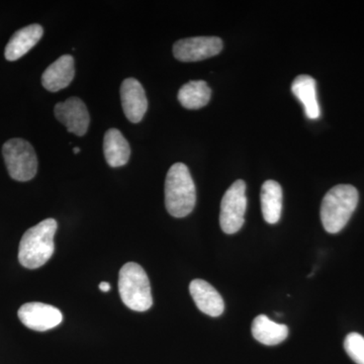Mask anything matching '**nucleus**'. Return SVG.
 Returning <instances> with one entry per match:
<instances>
[{
	"instance_id": "nucleus-1",
	"label": "nucleus",
	"mask_w": 364,
	"mask_h": 364,
	"mask_svg": "<svg viewBox=\"0 0 364 364\" xmlns=\"http://www.w3.org/2000/svg\"><path fill=\"white\" fill-rule=\"evenodd\" d=\"M56 220L46 219L23 234L18 248V260L23 267L37 269L46 264L55 251Z\"/></svg>"
},
{
	"instance_id": "nucleus-2",
	"label": "nucleus",
	"mask_w": 364,
	"mask_h": 364,
	"mask_svg": "<svg viewBox=\"0 0 364 364\" xmlns=\"http://www.w3.org/2000/svg\"><path fill=\"white\" fill-rule=\"evenodd\" d=\"M195 182L188 167L183 163L172 165L165 181V205L174 218H184L195 208Z\"/></svg>"
},
{
	"instance_id": "nucleus-3",
	"label": "nucleus",
	"mask_w": 364,
	"mask_h": 364,
	"mask_svg": "<svg viewBox=\"0 0 364 364\" xmlns=\"http://www.w3.org/2000/svg\"><path fill=\"white\" fill-rule=\"evenodd\" d=\"M358 189L350 184H339L330 189L321 205V220L328 233L337 234L343 230L356 210Z\"/></svg>"
},
{
	"instance_id": "nucleus-4",
	"label": "nucleus",
	"mask_w": 364,
	"mask_h": 364,
	"mask_svg": "<svg viewBox=\"0 0 364 364\" xmlns=\"http://www.w3.org/2000/svg\"><path fill=\"white\" fill-rule=\"evenodd\" d=\"M119 291L124 305L135 312H146L153 305L149 277L138 263L128 262L121 268Z\"/></svg>"
},
{
	"instance_id": "nucleus-5",
	"label": "nucleus",
	"mask_w": 364,
	"mask_h": 364,
	"mask_svg": "<svg viewBox=\"0 0 364 364\" xmlns=\"http://www.w3.org/2000/svg\"><path fill=\"white\" fill-rule=\"evenodd\" d=\"M7 171L16 181H28L38 171V158L33 146L23 139H11L2 146Z\"/></svg>"
},
{
	"instance_id": "nucleus-6",
	"label": "nucleus",
	"mask_w": 364,
	"mask_h": 364,
	"mask_svg": "<svg viewBox=\"0 0 364 364\" xmlns=\"http://www.w3.org/2000/svg\"><path fill=\"white\" fill-rule=\"evenodd\" d=\"M246 208V183L239 179L227 189L222 198L220 225L224 233L235 234L243 227Z\"/></svg>"
},
{
	"instance_id": "nucleus-7",
	"label": "nucleus",
	"mask_w": 364,
	"mask_h": 364,
	"mask_svg": "<svg viewBox=\"0 0 364 364\" xmlns=\"http://www.w3.org/2000/svg\"><path fill=\"white\" fill-rule=\"evenodd\" d=\"M224 47L218 37H193L177 41L173 55L178 61L198 62L220 54Z\"/></svg>"
},
{
	"instance_id": "nucleus-8",
	"label": "nucleus",
	"mask_w": 364,
	"mask_h": 364,
	"mask_svg": "<svg viewBox=\"0 0 364 364\" xmlns=\"http://www.w3.org/2000/svg\"><path fill=\"white\" fill-rule=\"evenodd\" d=\"M21 322L28 329L44 332L61 324L63 315L59 309L43 303H28L18 313Z\"/></svg>"
},
{
	"instance_id": "nucleus-9",
	"label": "nucleus",
	"mask_w": 364,
	"mask_h": 364,
	"mask_svg": "<svg viewBox=\"0 0 364 364\" xmlns=\"http://www.w3.org/2000/svg\"><path fill=\"white\" fill-rule=\"evenodd\" d=\"M55 117L66 127L67 131L76 136H85L90 126V117L82 100L70 97L55 105Z\"/></svg>"
},
{
	"instance_id": "nucleus-10",
	"label": "nucleus",
	"mask_w": 364,
	"mask_h": 364,
	"mask_svg": "<svg viewBox=\"0 0 364 364\" xmlns=\"http://www.w3.org/2000/svg\"><path fill=\"white\" fill-rule=\"evenodd\" d=\"M122 105L127 119L140 123L148 109V100L142 85L135 78L124 79L121 86Z\"/></svg>"
},
{
	"instance_id": "nucleus-11",
	"label": "nucleus",
	"mask_w": 364,
	"mask_h": 364,
	"mask_svg": "<svg viewBox=\"0 0 364 364\" xmlns=\"http://www.w3.org/2000/svg\"><path fill=\"white\" fill-rule=\"evenodd\" d=\"M189 291L200 312L210 317H219L224 313V299L217 289L205 280H193L189 284Z\"/></svg>"
},
{
	"instance_id": "nucleus-12",
	"label": "nucleus",
	"mask_w": 364,
	"mask_h": 364,
	"mask_svg": "<svg viewBox=\"0 0 364 364\" xmlns=\"http://www.w3.org/2000/svg\"><path fill=\"white\" fill-rule=\"evenodd\" d=\"M75 75L74 59L71 55H63L46 69L42 75V85L51 92L66 88Z\"/></svg>"
},
{
	"instance_id": "nucleus-13",
	"label": "nucleus",
	"mask_w": 364,
	"mask_h": 364,
	"mask_svg": "<svg viewBox=\"0 0 364 364\" xmlns=\"http://www.w3.org/2000/svg\"><path fill=\"white\" fill-rule=\"evenodd\" d=\"M43 35H44V28L37 23L25 26L14 33L7 43L6 51H4V56L7 61H16L25 56L26 53L39 43Z\"/></svg>"
},
{
	"instance_id": "nucleus-14",
	"label": "nucleus",
	"mask_w": 364,
	"mask_h": 364,
	"mask_svg": "<svg viewBox=\"0 0 364 364\" xmlns=\"http://www.w3.org/2000/svg\"><path fill=\"white\" fill-rule=\"evenodd\" d=\"M104 153L109 166L121 167L130 160L131 148L121 132L109 129L104 138Z\"/></svg>"
},
{
	"instance_id": "nucleus-15",
	"label": "nucleus",
	"mask_w": 364,
	"mask_h": 364,
	"mask_svg": "<svg viewBox=\"0 0 364 364\" xmlns=\"http://www.w3.org/2000/svg\"><path fill=\"white\" fill-rule=\"evenodd\" d=\"M251 332L254 338L260 343L273 346L284 342L289 335V327L270 320L267 316L259 315L254 318Z\"/></svg>"
},
{
	"instance_id": "nucleus-16",
	"label": "nucleus",
	"mask_w": 364,
	"mask_h": 364,
	"mask_svg": "<svg viewBox=\"0 0 364 364\" xmlns=\"http://www.w3.org/2000/svg\"><path fill=\"white\" fill-rule=\"evenodd\" d=\"M291 91L294 97L304 105L306 116L311 119H318L321 109L318 104L315 79L310 75L296 76L291 85Z\"/></svg>"
},
{
	"instance_id": "nucleus-17",
	"label": "nucleus",
	"mask_w": 364,
	"mask_h": 364,
	"mask_svg": "<svg viewBox=\"0 0 364 364\" xmlns=\"http://www.w3.org/2000/svg\"><path fill=\"white\" fill-rule=\"evenodd\" d=\"M261 210L268 224H277L282 217V188L279 182L267 181L261 188Z\"/></svg>"
},
{
	"instance_id": "nucleus-18",
	"label": "nucleus",
	"mask_w": 364,
	"mask_h": 364,
	"mask_svg": "<svg viewBox=\"0 0 364 364\" xmlns=\"http://www.w3.org/2000/svg\"><path fill=\"white\" fill-rule=\"evenodd\" d=\"M212 95L210 86L203 80H193L182 85L178 91L179 102L188 109H198L208 104Z\"/></svg>"
},
{
	"instance_id": "nucleus-19",
	"label": "nucleus",
	"mask_w": 364,
	"mask_h": 364,
	"mask_svg": "<svg viewBox=\"0 0 364 364\" xmlns=\"http://www.w3.org/2000/svg\"><path fill=\"white\" fill-rule=\"evenodd\" d=\"M344 349L356 364H364V337L358 333L347 335Z\"/></svg>"
},
{
	"instance_id": "nucleus-20",
	"label": "nucleus",
	"mask_w": 364,
	"mask_h": 364,
	"mask_svg": "<svg viewBox=\"0 0 364 364\" xmlns=\"http://www.w3.org/2000/svg\"><path fill=\"white\" fill-rule=\"evenodd\" d=\"M100 291H104V293H107V291H111V284L107 282H100Z\"/></svg>"
},
{
	"instance_id": "nucleus-21",
	"label": "nucleus",
	"mask_w": 364,
	"mask_h": 364,
	"mask_svg": "<svg viewBox=\"0 0 364 364\" xmlns=\"http://www.w3.org/2000/svg\"><path fill=\"white\" fill-rule=\"evenodd\" d=\"M80 152V148L75 147L73 149L74 154H78V153Z\"/></svg>"
}]
</instances>
